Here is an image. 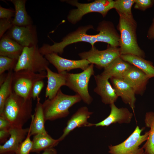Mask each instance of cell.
Wrapping results in <instances>:
<instances>
[{
	"mask_svg": "<svg viewBox=\"0 0 154 154\" xmlns=\"http://www.w3.org/2000/svg\"><path fill=\"white\" fill-rule=\"evenodd\" d=\"M10 134L9 130H0V143H5L9 137Z\"/></svg>",
	"mask_w": 154,
	"mask_h": 154,
	"instance_id": "d590c367",
	"label": "cell"
},
{
	"mask_svg": "<svg viewBox=\"0 0 154 154\" xmlns=\"http://www.w3.org/2000/svg\"><path fill=\"white\" fill-rule=\"evenodd\" d=\"M39 97L37 99V103L34 114L33 115L30 127L31 135L39 133H47L45 127V121L42 104Z\"/></svg>",
	"mask_w": 154,
	"mask_h": 154,
	"instance_id": "7402d4cb",
	"label": "cell"
},
{
	"mask_svg": "<svg viewBox=\"0 0 154 154\" xmlns=\"http://www.w3.org/2000/svg\"><path fill=\"white\" fill-rule=\"evenodd\" d=\"M81 100L78 95L65 94L60 89L53 98L47 99L42 104L45 121L66 117L69 114V109Z\"/></svg>",
	"mask_w": 154,
	"mask_h": 154,
	"instance_id": "7a4b0ae2",
	"label": "cell"
},
{
	"mask_svg": "<svg viewBox=\"0 0 154 154\" xmlns=\"http://www.w3.org/2000/svg\"><path fill=\"white\" fill-rule=\"evenodd\" d=\"M32 98L26 99L14 92L5 102L3 116L10 123L12 127L23 128L31 118Z\"/></svg>",
	"mask_w": 154,
	"mask_h": 154,
	"instance_id": "6da1fadb",
	"label": "cell"
},
{
	"mask_svg": "<svg viewBox=\"0 0 154 154\" xmlns=\"http://www.w3.org/2000/svg\"><path fill=\"white\" fill-rule=\"evenodd\" d=\"M96 86L94 91L101 97L105 104L114 103L118 98L115 89L109 81V79L101 74L94 76Z\"/></svg>",
	"mask_w": 154,
	"mask_h": 154,
	"instance_id": "2e32d148",
	"label": "cell"
},
{
	"mask_svg": "<svg viewBox=\"0 0 154 154\" xmlns=\"http://www.w3.org/2000/svg\"><path fill=\"white\" fill-rule=\"evenodd\" d=\"M118 29L120 32L119 50L121 55L131 54L143 58L144 52L137 44L136 34V23L133 18L119 14Z\"/></svg>",
	"mask_w": 154,
	"mask_h": 154,
	"instance_id": "3957f363",
	"label": "cell"
},
{
	"mask_svg": "<svg viewBox=\"0 0 154 154\" xmlns=\"http://www.w3.org/2000/svg\"><path fill=\"white\" fill-rule=\"evenodd\" d=\"M44 57L49 63L55 67L59 73L78 68L84 71L91 64L86 59L74 60L67 59L54 53L47 54L44 55Z\"/></svg>",
	"mask_w": 154,
	"mask_h": 154,
	"instance_id": "7c38bea8",
	"label": "cell"
},
{
	"mask_svg": "<svg viewBox=\"0 0 154 154\" xmlns=\"http://www.w3.org/2000/svg\"><path fill=\"white\" fill-rule=\"evenodd\" d=\"M93 27L91 25L79 27L76 31L69 34L64 37L61 41L54 42V44L47 45L46 50L49 53H54L62 54L64 48L67 46L79 42H87L91 44L92 48L94 47V44L97 42H101V38L99 33L95 35H90L87 31L93 29Z\"/></svg>",
	"mask_w": 154,
	"mask_h": 154,
	"instance_id": "8992f818",
	"label": "cell"
},
{
	"mask_svg": "<svg viewBox=\"0 0 154 154\" xmlns=\"http://www.w3.org/2000/svg\"><path fill=\"white\" fill-rule=\"evenodd\" d=\"M147 37L148 38L150 39L154 38V19L148 31Z\"/></svg>",
	"mask_w": 154,
	"mask_h": 154,
	"instance_id": "8d00e7d4",
	"label": "cell"
},
{
	"mask_svg": "<svg viewBox=\"0 0 154 154\" xmlns=\"http://www.w3.org/2000/svg\"><path fill=\"white\" fill-rule=\"evenodd\" d=\"M49 63L40 52L37 45L24 47L14 69V72L26 70L35 73L46 71Z\"/></svg>",
	"mask_w": 154,
	"mask_h": 154,
	"instance_id": "277c9868",
	"label": "cell"
},
{
	"mask_svg": "<svg viewBox=\"0 0 154 154\" xmlns=\"http://www.w3.org/2000/svg\"><path fill=\"white\" fill-rule=\"evenodd\" d=\"M144 121L145 126L150 129L147 139L142 147L145 154H154V112H147Z\"/></svg>",
	"mask_w": 154,
	"mask_h": 154,
	"instance_id": "484cf974",
	"label": "cell"
},
{
	"mask_svg": "<svg viewBox=\"0 0 154 154\" xmlns=\"http://www.w3.org/2000/svg\"><path fill=\"white\" fill-rule=\"evenodd\" d=\"M153 4H154V0H153Z\"/></svg>",
	"mask_w": 154,
	"mask_h": 154,
	"instance_id": "f35d334b",
	"label": "cell"
},
{
	"mask_svg": "<svg viewBox=\"0 0 154 154\" xmlns=\"http://www.w3.org/2000/svg\"><path fill=\"white\" fill-rule=\"evenodd\" d=\"M15 8V15L13 19V25L19 26L32 25L31 17L28 14L26 9V0H11Z\"/></svg>",
	"mask_w": 154,
	"mask_h": 154,
	"instance_id": "603a6c76",
	"label": "cell"
},
{
	"mask_svg": "<svg viewBox=\"0 0 154 154\" xmlns=\"http://www.w3.org/2000/svg\"><path fill=\"white\" fill-rule=\"evenodd\" d=\"M29 130V127H12L9 130V139L3 145H0V153L12 152L18 154L19 146L26 138Z\"/></svg>",
	"mask_w": 154,
	"mask_h": 154,
	"instance_id": "9a60e30c",
	"label": "cell"
},
{
	"mask_svg": "<svg viewBox=\"0 0 154 154\" xmlns=\"http://www.w3.org/2000/svg\"><path fill=\"white\" fill-rule=\"evenodd\" d=\"M94 64H91L83 72L76 74L67 73L66 86L76 93L86 104H90L93 98L89 93L88 84L94 74Z\"/></svg>",
	"mask_w": 154,
	"mask_h": 154,
	"instance_id": "ba28073f",
	"label": "cell"
},
{
	"mask_svg": "<svg viewBox=\"0 0 154 154\" xmlns=\"http://www.w3.org/2000/svg\"><path fill=\"white\" fill-rule=\"evenodd\" d=\"M134 8L144 11L151 7L153 4V1L151 0H134Z\"/></svg>",
	"mask_w": 154,
	"mask_h": 154,
	"instance_id": "d6a6232c",
	"label": "cell"
},
{
	"mask_svg": "<svg viewBox=\"0 0 154 154\" xmlns=\"http://www.w3.org/2000/svg\"><path fill=\"white\" fill-rule=\"evenodd\" d=\"M15 15V11L3 8L0 6V19H10Z\"/></svg>",
	"mask_w": 154,
	"mask_h": 154,
	"instance_id": "836d02e7",
	"label": "cell"
},
{
	"mask_svg": "<svg viewBox=\"0 0 154 154\" xmlns=\"http://www.w3.org/2000/svg\"><path fill=\"white\" fill-rule=\"evenodd\" d=\"M24 47L6 35L0 41V56L18 60Z\"/></svg>",
	"mask_w": 154,
	"mask_h": 154,
	"instance_id": "44dd1931",
	"label": "cell"
},
{
	"mask_svg": "<svg viewBox=\"0 0 154 154\" xmlns=\"http://www.w3.org/2000/svg\"><path fill=\"white\" fill-rule=\"evenodd\" d=\"M149 79L144 72L132 65L123 78L132 88L135 94L140 95L144 93Z\"/></svg>",
	"mask_w": 154,
	"mask_h": 154,
	"instance_id": "5bb4252c",
	"label": "cell"
},
{
	"mask_svg": "<svg viewBox=\"0 0 154 154\" xmlns=\"http://www.w3.org/2000/svg\"><path fill=\"white\" fill-rule=\"evenodd\" d=\"M65 1L77 8L70 11L68 16V21L75 24L83 17L91 13H98L104 17L108 12L114 8V1L112 0H96L89 3H80L77 0H65Z\"/></svg>",
	"mask_w": 154,
	"mask_h": 154,
	"instance_id": "5b68a950",
	"label": "cell"
},
{
	"mask_svg": "<svg viewBox=\"0 0 154 154\" xmlns=\"http://www.w3.org/2000/svg\"><path fill=\"white\" fill-rule=\"evenodd\" d=\"M120 57L124 60L141 70L150 78L154 77V66L150 61L131 54L121 55Z\"/></svg>",
	"mask_w": 154,
	"mask_h": 154,
	"instance_id": "cb8c5ba5",
	"label": "cell"
},
{
	"mask_svg": "<svg viewBox=\"0 0 154 154\" xmlns=\"http://www.w3.org/2000/svg\"><path fill=\"white\" fill-rule=\"evenodd\" d=\"M93 113L89 111L86 106L79 108L68 120L62 135L58 139V142L63 140L71 131L77 127L93 126V123L88 121V119Z\"/></svg>",
	"mask_w": 154,
	"mask_h": 154,
	"instance_id": "4fadbf2b",
	"label": "cell"
},
{
	"mask_svg": "<svg viewBox=\"0 0 154 154\" xmlns=\"http://www.w3.org/2000/svg\"><path fill=\"white\" fill-rule=\"evenodd\" d=\"M14 25L13 20L11 19H0V38H1L4 33L8 30L11 29Z\"/></svg>",
	"mask_w": 154,
	"mask_h": 154,
	"instance_id": "4dcf8cb0",
	"label": "cell"
},
{
	"mask_svg": "<svg viewBox=\"0 0 154 154\" xmlns=\"http://www.w3.org/2000/svg\"><path fill=\"white\" fill-rule=\"evenodd\" d=\"M111 111L109 116L102 121L93 123V126L108 127L112 124L117 123L119 124H128L130 123L133 114L126 108H118L114 103L110 105Z\"/></svg>",
	"mask_w": 154,
	"mask_h": 154,
	"instance_id": "e0dca14e",
	"label": "cell"
},
{
	"mask_svg": "<svg viewBox=\"0 0 154 154\" xmlns=\"http://www.w3.org/2000/svg\"><path fill=\"white\" fill-rule=\"evenodd\" d=\"M17 60L7 56H0V75L14 69Z\"/></svg>",
	"mask_w": 154,
	"mask_h": 154,
	"instance_id": "f1b7e54d",
	"label": "cell"
},
{
	"mask_svg": "<svg viewBox=\"0 0 154 154\" xmlns=\"http://www.w3.org/2000/svg\"><path fill=\"white\" fill-rule=\"evenodd\" d=\"M44 83L43 80L37 81L34 84L32 91L31 98L35 100L39 98V95L44 87Z\"/></svg>",
	"mask_w": 154,
	"mask_h": 154,
	"instance_id": "1f68e13d",
	"label": "cell"
},
{
	"mask_svg": "<svg viewBox=\"0 0 154 154\" xmlns=\"http://www.w3.org/2000/svg\"><path fill=\"white\" fill-rule=\"evenodd\" d=\"M12 127L10 122L3 116H0V130H9Z\"/></svg>",
	"mask_w": 154,
	"mask_h": 154,
	"instance_id": "e575fe53",
	"label": "cell"
},
{
	"mask_svg": "<svg viewBox=\"0 0 154 154\" xmlns=\"http://www.w3.org/2000/svg\"><path fill=\"white\" fill-rule=\"evenodd\" d=\"M13 70L9 71L5 80L0 85V115L3 113L6 100L13 92Z\"/></svg>",
	"mask_w": 154,
	"mask_h": 154,
	"instance_id": "4316f807",
	"label": "cell"
},
{
	"mask_svg": "<svg viewBox=\"0 0 154 154\" xmlns=\"http://www.w3.org/2000/svg\"><path fill=\"white\" fill-rule=\"evenodd\" d=\"M132 65L123 60L120 56L104 68L101 74L109 79L112 78L123 79L125 74Z\"/></svg>",
	"mask_w": 154,
	"mask_h": 154,
	"instance_id": "ffe728a7",
	"label": "cell"
},
{
	"mask_svg": "<svg viewBox=\"0 0 154 154\" xmlns=\"http://www.w3.org/2000/svg\"><path fill=\"white\" fill-rule=\"evenodd\" d=\"M46 78V72L35 73L26 70L13 72V92L26 99L32 98L33 87L38 81Z\"/></svg>",
	"mask_w": 154,
	"mask_h": 154,
	"instance_id": "52a82bcc",
	"label": "cell"
},
{
	"mask_svg": "<svg viewBox=\"0 0 154 154\" xmlns=\"http://www.w3.org/2000/svg\"><path fill=\"white\" fill-rule=\"evenodd\" d=\"M41 154H56V151L54 149L51 147L45 149Z\"/></svg>",
	"mask_w": 154,
	"mask_h": 154,
	"instance_id": "74e56055",
	"label": "cell"
},
{
	"mask_svg": "<svg viewBox=\"0 0 154 154\" xmlns=\"http://www.w3.org/2000/svg\"><path fill=\"white\" fill-rule=\"evenodd\" d=\"M110 79L117 96L121 97L124 103L129 104L134 111L136 100L133 90L123 79L112 78Z\"/></svg>",
	"mask_w": 154,
	"mask_h": 154,
	"instance_id": "d6986e66",
	"label": "cell"
},
{
	"mask_svg": "<svg viewBox=\"0 0 154 154\" xmlns=\"http://www.w3.org/2000/svg\"><path fill=\"white\" fill-rule=\"evenodd\" d=\"M47 84L45 96L48 99L53 98L63 86L66 85L67 72L56 73L52 71L48 67L46 68Z\"/></svg>",
	"mask_w": 154,
	"mask_h": 154,
	"instance_id": "ac0fdd59",
	"label": "cell"
},
{
	"mask_svg": "<svg viewBox=\"0 0 154 154\" xmlns=\"http://www.w3.org/2000/svg\"><path fill=\"white\" fill-rule=\"evenodd\" d=\"M31 136L29 128V130L26 138L19 146L18 154H29L31 151L33 142L30 138Z\"/></svg>",
	"mask_w": 154,
	"mask_h": 154,
	"instance_id": "f546056e",
	"label": "cell"
},
{
	"mask_svg": "<svg viewBox=\"0 0 154 154\" xmlns=\"http://www.w3.org/2000/svg\"><path fill=\"white\" fill-rule=\"evenodd\" d=\"M145 127L140 129L137 125L131 134L125 141L115 145L109 146L110 154H145L144 149L139 147L148 138L149 131L143 135L142 132Z\"/></svg>",
	"mask_w": 154,
	"mask_h": 154,
	"instance_id": "9c48e42d",
	"label": "cell"
},
{
	"mask_svg": "<svg viewBox=\"0 0 154 154\" xmlns=\"http://www.w3.org/2000/svg\"><path fill=\"white\" fill-rule=\"evenodd\" d=\"M135 3L134 0H117L114 1V8L119 15H122L130 19L133 18L131 7Z\"/></svg>",
	"mask_w": 154,
	"mask_h": 154,
	"instance_id": "83f0119b",
	"label": "cell"
},
{
	"mask_svg": "<svg viewBox=\"0 0 154 154\" xmlns=\"http://www.w3.org/2000/svg\"><path fill=\"white\" fill-rule=\"evenodd\" d=\"M32 141V152L39 151L52 147L59 143L58 139H54L47 133H39L34 135Z\"/></svg>",
	"mask_w": 154,
	"mask_h": 154,
	"instance_id": "d4e9b609",
	"label": "cell"
},
{
	"mask_svg": "<svg viewBox=\"0 0 154 154\" xmlns=\"http://www.w3.org/2000/svg\"><path fill=\"white\" fill-rule=\"evenodd\" d=\"M6 35L23 47L37 45L36 29L32 25L22 26L14 25Z\"/></svg>",
	"mask_w": 154,
	"mask_h": 154,
	"instance_id": "8fae6325",
	"label": "cell"
},
{
	"mask_svg": "<svg viewBox=\"0 0 154 154\" xmlns=\"http://www.w3.org/2000/svg\"><path fill=\"white\" fill-rule=\"evenodd\" d=\"M78 55L81 59L86 60L91 64L104 68L121 55L119 48L110 45L102 50H99L94 47L90 50L80 53Z\"/></svg>",
	"mask_w": 154,
	"mask_h": 154,
	"instance_id": "30bf717a",
	"label": "cell"
}]
</instances>
